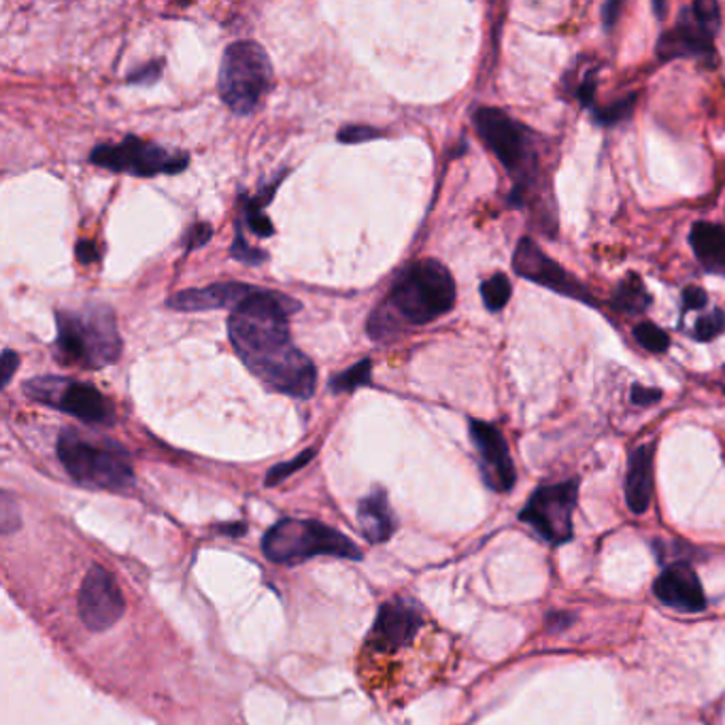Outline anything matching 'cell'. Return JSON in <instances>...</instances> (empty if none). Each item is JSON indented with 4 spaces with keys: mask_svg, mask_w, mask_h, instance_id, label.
<instances>
[{
    "mask_svg": "<svg viewBox=\"0 0 725 725\" xmlns=\"http://www.w3.org/2000/svg\"><path fill=\"white\" fill-rule=\"evenodd\" d=\"M725 332V313L722 309H713L711 313L698 318V322L693 325L691 334L696 341L700 343H709L713 338H717L720 334Z\"/></svg>",
    "mask_w": 725,
    "mask_h": 725,
    "instance_id": "cell-27",
    "label": "cell"
},
{
    "mask_svg": "<svg viewBox=\"0 0 725 725\" xmlns=\"http://www.w3.org/2000/svg\"><path fill=\"white\" fill-rule=\"evenodd\" d=\"M90 162L114 173H128L134 177H156L177 175L188 164L190 156L183 152H170L156 143L143 141L139 136H126L116 145H98L90 154Z\"/></svg>",
    "mask_w": 725,
    "mask_h": 725,
    "instance_id": "cell-10",
    "label": "cell"
},
{
    "mask_svg": "<svg viewBox=\"0 0 725 725\" xmlns=\"http://www.w3.org/2000/svg\"><path fill=\"white\" fill-rule=\"evenodd\" d=\"M574 96L581 100L583 107H592L594 105V96H596V71L585 73V78L579 81V85L574 87Z\"/></svg>",
    "mask_w": 725,
    "mask_h": 725,
    "instance_id": "cell-32",
    "label": "cell"
},
{
    "mask_svg": "<svg viewBox=\"0 0 725 725\" xmlns=\"http://www.w3.org/2000/svg\"><path fill=\"white\" fill-rule=\"evenodd\" d=\"M653 500V444L632 451L626 475V502L632 513L643 515Z\"/></svg>",
    "mask_w": 725,
    "mask_h": 725,
    "instance_id": "cell-18",
    "label": "cell"
},
{
    "mask_svg": "<svg viewBox=\"0 0 725 725\" xmlns=\"http://www.w3.org/2000/svg\"><path fill=\"white\" fill-rule=\"evenodd\" d=\"M253 285L247 283H213L202 289H183L168 298V307L175 311H215V309H237L251 294Z\"/></svg>",
    "mask_w": 725,
    "mask_h": 725,
    "instance_id": "cell-17",
    "label": "cell"
},
{
    "mask_svg": "<svg viewBox=\"0 0 725 725\" xmlns=\"http://www.w3.org/2000/svg\"><path fill=\"white\" fill-rule=\"evenodd\" d=\"M709 305V294L700 287H686L684 289V307L686 311H700Z\"/></svg>",
    "mask_w": 725,
    "mask_h": 725,
    "instance_id": "cell-35",
    "label": "cell"
},
{
    "mask_svg": "<svg viewBox=\"0 0 725 725\" xmlns=\"http://www.w3.org/2000/svg\"><path fill=\"white\" fill-rule=\"evenodd\" d=\"M455 305V282L437 260H421L408 266L385 302L370 316L368 334L375 341L392 338L401 323L424 325L449 313Z\"/></svg>",
    "mask_w": 725,
    "mask_h": 725,
    "instance_id": "cell-2",
    "label": "cell"
},
{
    "mask_svg": "<svg viewBox=\"0 0 725 725\" xmlns=\"http://www.w3.org/2000/svg\"><path fill=\"white\" fill-rule=\"evenodd\" d=\"M689 245L706 273L725 277V226L696 222L689 233Z\"/></svg>",
    "mask_w": 725,
    "mask_h": 725,
    "instance_id": "cell-20",
    "label": "cell"
},
{
    "mask_svg": "<svg viewBox=\"0 0 725 725\" xmlns=\"http://www.w3.org/2000/svg\"><path fill=\"white\" fill-rule=\"evenodd\" d=\"M162 62H150L143 69H139L136 73H132L128 81L130 83H139V85H154L156 81L161 80Z\"/></svg>",
    "mask_w": 725,
    "mask_h": 725,
    "instance_id": "cell-33",
    "label": "cell"
},
{
    "mask_svg": "<svg viewBox=\"0 0 725 725\" xmlns=\"http://www.w3.org/2000/svg\"><path fill=\"white\" fill-rule=\"evenodd\" d=\"M78 258H80L81 264H92V262H96L98 258H100V253H98V247L94 245L92 241H83L78 242Z\"/></svg>",
    "mask_w": 725,
    "mask_h": 725,
    "instance_id": "cell-38",
    "label": "cell"
},
{
    "mask_svg": "<svg viewBox=\"0 0 725 725\" xmlns=\"http://www.w3.org/2000/svg\"><path fill=\"white\" fill-rule=\"evenodd\" d=\"M513 287L507 275L496 273L494 277H489L487 282L482 283V298H484L485 309L491 313H498L507 307V302L511 300Z\"/></svg>",
    "mask_w": 725,
    "mask_h": 725,
    "instance_id": "cell-23",
    "label": "cell"
},
{
    "mask_svg": "<svg viewBox=\"0 0 725 725\" xmlns=\"http://www.w3.org/2000/svg\"><path fill=\"white\" fill-rule=\"evenodd\" d=\"M651 302H653V298L646 292L645 283H643V280L639 275H634V273H630L623 282L619 283V287H617V292L613 296V305L619 311H623L626 316L645 313Z\"/></svg>",
    "mask_w": 725,
    "mask_h": 725,
    "instance_id": "cell-21",
    "label": "cell"
},
{
    "mask_svg": "<svg viewBox=\"0 0 725 725\" xmlns=\"http://www.w3.org/2000/svg\"><path fill=\"white\" fill-rule=\"evenodd\" d=\"M720 28V4L713 0H696L681 9L675 28L659 37L655 54L664 62L675 58H698L709 67H715V35Z\"/></svg>",
    "mask_w": 725,
    "mask_h": 725,
    "instance_id": "cell-8",
    "label": "cell"
},
{
    "mask_svg": "<svg viewBox=\"0 0 725 725\" xmlns=\"http://www.w3.org/2000/svg\"><path fill=\"white\" fill-rule=\"evenodd\" d=\"M300 302L280 292L253 287L233 309L228 334L242 364L273 392L307 401L318 385V370L289 334V316Z\"/></svg>",
    "mask_w": 725,
    "mask_h": 725,
    "instance_id": "cell-1",
    "label": "cell"
},
{
    "mask_svg": "<svg viewBox=\"0 0 725 725\" xmlns=\"http://www.w3.org/2000/svg\"><path fill=\"white\" fill-rule=\"evenodd\" d=\"M26 396L47 406H54L62 413L73 415L83 424L94 426H111L116 421V413L111 403L90 383L40 377L24 385Z\"/></svg>",
    "mask_w": 725,
    "mask_h": 725,
    "instance_id": "cell-9",
    "label": "cell"
},
{
    "mask_svg": "<svg viewBox=\"0 0 725 725\" xmlns=\"http://www.w3.org/2000/svg\"><path fill=\"white\" fill-rule=\"evenodd\" d=\"M56 358L67 366L98 370L118 362L121 338L116 316L105 305L83 307L80 311H58Z\"/></svg>",
    "mask_w": 725,
    "mask_h": 725,
    "instance_id": "cell-3",
    "label": "cell"
},
{
    "mask_svg": "<svg viewBox=\"0 0 725 725\" xmlns=\"http://www.w3.org/2000/svg\"><path fill=\"white\" fill-rule=\"evenodd\" d=\"M572 623V617L568 615V613H554V615H549L547 617V626H549V630H562V628H568Z\"/></svg>",
    "mask_w": 725,
    "mask_h": 725,
    "instance_id": "cell-40",
    "label": "cell"
},
{
    "mask_svg": "<svg viewBox=\"0 0 725 725\" xmlns=\"http://www.w3.org/2000/svg\"><path fill=\"white\" fill-rule=\"evenodd\" d=\"M513 269L520 277L527 282L538 283L551 292L564 294L568 298L581 300V302H592L587 289L570 277L564 269L554 262L536 242L532 239H522L518 242L515 255H513Z\"/></svg>",
    "mask_w": 725,
    "mask_h": 725,
    "instance_id": "cell-14",
    "label": "cell"
},
{
    "mask_svg": "<svg viewBox=\"0 0 725 725\" xmlns=\"http://www.w3.org/2000/svg\"><path fill=\"white\" fill-rule=\"evenodd\" d=\"M579 500V482L570 479L564 484L538 487L524 511L520 513V522L532 525L547 543L564 545L572 540V515Z\"/></svg>",
    "mask_w": 725,
    "mask_h": 725,
    "instance_id": "cell-11",
    "label": "cell"
},
{
    "mask_svg": "<svg viewBox=\"0 0 725 725\" xmlns=\"http://www.w3.org/2000/svg\"><path fill=\"white\" fill-rule=\"evenodd\" d=\"M630 401L639 406H649L662 401V390L657 388H645V385H632L630 392Z\"/></svg>",
    "mask_w": 725,
    "mask_h": 725,
    "instance_id": "cell-34",
    "label": "cell"
},
{
    "mask_svg": "<svg viewBox=\"0 0 725 725\" xmlns=\"http://www.w3.org/2000/svg\"><path fill=\"white\" fill-rule=\"evenodd\" d=\"M621 2H617V0H610V2H606L605 9H603V20H605V26L606 28H613L615 26V22L621 17Z\"/></svg>",
    "mask_w": 725,
    "mask_h": 725,
    "instance_id": "cell-39",
    "label": "cell"
},
{
    "mask_svg": "<svg viewBox=\"0 0 725 725\" xmlns=\"http://www.w3.org/2000/svg\"><path fill=\"white\" fill-rule=\"evenodd\" d=\"M211 235H213V228L209 226V224H204V222H201V224H197L190 233H188V251H194V249H199V247H202V245H206L209 242V239H211Z\"/></svg>",
    "mask_w": 725,
    "mask_h": 725,
    "instance_id": "cell-37",
    "label": "cell"
},
{
    "mask_svg": "<svg viewBox=\"0 0 725 725\" xmlns=\"http://www.w3.org/2000/svg\"><path fill=\"white\" fill-rule=\"evenodd\" d=\"M370 383V360L354 364L345 372H338L330 379L332 392H356L358 388Z\"/></svg>",
    "mask_w": 725,
    "mask_h": 725,
    "instance_id": "cell-24",
    "label": "cell"
},
{
    "mask_svg": "<svg viewBox=\"0 0 725 725\" xmlns=\"http://www.w3.org/2000/svg\"><path fill=\"white\" fill-rule=\"evenodd\" d=\"M78 608L81 621L90 632H105L120 621L126 613V603L109 570L92 566L81 583Z\"/></svg>",
    "mask_w": 725,
    "mask_h": 725,
    "instance_id": "cell-12",
    "label": "cell"
},
{
    "mask_svg": "<svg viewBox=\"0 0 725 725\" xmlns=\"http://www.w3.org/2000/svg\"><path fill=\"white\" fill-rule=\"evenodd\" d=\"M358 525L368 543H385L396 532V515L383 489H372L358 502Z\"/></svg>",
    "mask_w": 725,
    "mask_h": 725,
    "instance_id": "cell-19",
    "label": "cell"
},
{
    "mask_svg": "<svg viewBox=\"0 0 725 725\" xmlns=\"http://www.w3.org/2000/svg\"><path fill=\"white\" fill-rule=\"evenodd\" d=\"M264 556L275 564H298L316 556L360 560L358 545L330 525L313 520H282L262 540Z\"/></svg>",
    "mask_w": 725,
    "mask_h": 725,
    "instance_id": "cell-6",
    "label": "cell"
},
{
    "mask_svg": "<svg viewBox=\"0 0 725 725\" xmlns=\"http://www.w3.org/2000/svg\"><path fill=\"white\" fill-rule=\"evenodd\" d=\"M634 107H637V94H630L617 103H610L608 107H603V109H594V121L598 126H617L621 121L630 120L632 114H634Z\"/></svg>",
    "mask_w": 725,
    "mask_h": 725,
    "instance_id": "cell-25",
    "label": "cell"
},
{
    "mask_svg": "<svg viewBox=\"0 0 725 725\" xmlns=\"http://www.w3.org/2000/svg\"><path fill=\"white\" fill-rule=\"evenodd\" d=\"M230 253H233L235 260H239V262L247 264V266H260V264H264L269 260L266 251L255 249V247H251L249 242L245 241L241 222H237V235H235V242L230 247Z\"/></svg>",
    "mask_w": 725,
    "mask_h": 725,
    "instance_id": "cell-28",
    "label": "cell"
},
{
    "mask_svg": "<svg viewBox=\"0 0 725 725\" xmlns=\"http://www.w3.org/2000/svg\"><path fill=\"white\" fill-rule=\"evenodd\" d=\"M653 9L657 11V17H664V11H666L664 2H653Z\"/></svg>",
    "mask_w": 725,
    "mask_h": 725,
    "instance_id": "cell-41",
    "label": "cell"
},
{
    "mask_svg": "<svg viewBox=\"0 0 725 725\" xmlns=\"http://www.w3.org/2000/svg\"><path fill=\"white\" fill-rule=\"evenodd\" d=\"M471 439L479 455V466L487 487L494 491H509L518 482V471L502 432L487 421H471Z\"/></svg>",
    "mask_w": 725,
    "mask_h": 725,
    "instance_id": "cell-15",
    "label": "cell"
},
{
    "mask_svg": "<svg viewBox=\"0 0 725 725\" xmlns=\"http://www.w3.org/2000/svg\"><path fill=\"white\" fill-rule=\"evenodd\" d=\"M653 594L659 603L686 610L700 613L706 608V594L696 570L686 562L668 566L653 583Z\"/></svg>",
    "mask_w": 725,
    "mask_h": 725,
    "instance_id": "cell-16",
    "label": "cell"
},
{
    "mask_svg": "<svg viewBox=\"0 0 725 725\" xmlns=\"http://www.w3.org/2000/svg\"><path fill=\"white\" fill-rule=\"evenodd\" d=\"M473 120L482 141L513 179L515 188L509 201L515 206H524L540 175L536 134L522 121H515L504 111L491 107L479 109Z\"/></svg>",
    "mask_w": 725,
    "mask_h": 725,
    "instance_id": "cell-4",
    "label": "cell"
},
{
    "mask_svg": "<svg viewBox=\"0 0 725 725\" xmlns=\"http://www.w3.org/2000/svg\"><path fill=\"white\" fill-rule=\"evenodd\" d=\"M58 460L73 482L90 489L123 491L134 485L130 457L120 444L85 437L80 430H64L60 435Z\"/></svg>",
    "mask_w": 725,
    "mask_h": 725,
    "instance_id": "cell-5",
    "label": "cell"
},
{
    "mask_svg": "<svg viewBox=\"0 0 725 725\" xmlns=\"http://www.w3.org/2000/svg\"><path fill=\"white\" fill-rule=\"evenodd\" d=\"M313 455H316V449H307V451H302L298 457H294L292 462L277 464L275 468L269 471V475H266V485L273 487V485L282 484V482H285L289 475H294V473H298L300 468H305V466L313 460Z\"/></svg>",
    "mask_w": 725,
    "mask_h": 725,
    "instance_id": "cell-29",
    "label": "cell"
},
{
    "mask_svg": "<svg viewBox=\"0 0 725 725\" xmlns=\"http://www.w3.org/2000/svg\"><path fill=\"white\" fill-rule=\"evenodd\" d=\"M0 520H2V534L9 536L20 527V509L17 502L11 500L9 494H2V504H0Z\"/></svg>",
    "mask_w": 725,
    "mask_h": 725,
    "instance_id": "cell-31",
    "label": "cell"
},
{
    "mask_svg": "<svg viewBox=\"0 0 725 725\" xmlns=\"http://www.w3.org/2000/svg\"><path fill=\"white\" fill-rule=\"evenodd\" d=\"M381 136V130L370 126H345L338 130V141L345 145H358L366 141H375Z\"/></svg>",
    "mask_w": 725,
    "mask_h": 725,
    "instance_id": "cell-30",
    "label": "cell"
},
{
    "mask_svg": "<svg viewBox=\"0 0 725 725\" xmlns=\"http://www.w3.org/2000/svg\"><path fill=\"white\" fill-rule=\"evenodd\" d=\"M273 64L262 45L237 40L228 45L219 67V96L237 116H249L273 87Z\"/></svg>",
    "mask_w": 725,
    "mask_h": 725,
    "instance_id": "cell-7",
    "label": "cell"
},
{
    "mask_svg": "<svg viewBox=\"0 0 725 725\" xmlns=\"http://www.w3.org/2000/svg\"><path fill=\"white\" fill-rule=\"evenodd\" d=\"M20 366V356L13 354L11 349H4L2 352V358H0V375H2V388H7L13 379V372L15 368Z\"/></svg>",
    "mask_w": 725,
    "mask_h": 725,
    "instance_id": "cell-36",
    "label": "cell"
},
{
    "mask_svg": "<svg viewBox=\"0 0 725 725\" xmlns=\"http://www.w3.org/2000/svg\"><path fill=\"white\" fill-rule=\"evenodd\" d=\"M424 623L421 606L408 598H394L379 608L366 643L377 653H396L411 645Z\"/></svg>",
    "mask_w": 725,
    "mask_h": 725,
    "instance_id": "cell-13",
    "label": "cell"
},
{
    "mask_svg": "<svg viewBox=\"0 0 725 725\" xmlns=\"http://www.w3.org/2000/svg\"><path fill=\"white\" fill-rule=\"evenodd\" d=\"M277 183H280V179H277L273 186H266V188H264L258 197H253V199H245V197H242V215H245V219H247V224H249V228H251V233H253L255 237L266 239V237H271V235L275 233L273 222L262 213V209H264V206L269 204V201L273 199Z\"/></svg>",
    "mask_w": 725,
    "mask_h": 725,
    "instance_id": "cell-22",
    "label": "cell"
},
{
    "mask_svg": "<svg viewBox=\"0 0 725 725\" xmlns=\"http://www.w3.org/2000/svg\"><path fill=\"white\" fill-rule=\"evenodd\" d=\"M634 338L639 341L641 347H645L651 354H664L670 347L668 334L655 325V323L643 322L634 328Z\"/></svg>",
    "mask_w": 725,
    "mask_h": 725,
    "instance_id": "cell-26",
    "label": "cell"
}]
</instances>
